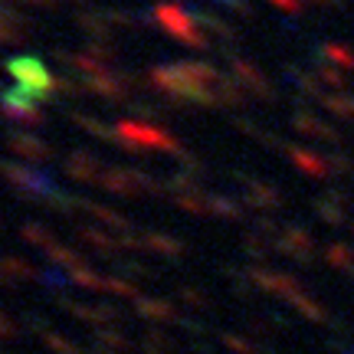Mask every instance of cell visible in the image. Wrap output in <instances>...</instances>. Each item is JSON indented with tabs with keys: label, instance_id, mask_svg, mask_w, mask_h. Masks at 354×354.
I'll use <instances>...</instances> for the list:
<instances>
[{
	"label": "cell",
	"instance_id": "26",
	"mask_svg": "<svg viewBox=\"0 0 354 354\" xmlns=\"http://www.w3.org/2000/svg\"><path fill=\"white\" fill-rule=\"evenodd\" d=\"M20 236H24L26 243H33V246H53V233L46 227H37V223H24L20 227Z\"/></svg>",
	"mask_w": 354,
	"mask_h": 354
},
{
	"label": "cell",
	"instance_id": "17",
	"mask_svg": "<svg viewBox=\"0 0 354 354\" xmlns=\"http://www.w3.org/2000/svg\"><path fill=\"white\" fill-rule=\"evenodd\" d=\"M73 122H76L79 128H86L88 135H95V138H102V141H109V145H115V148L122 145V135H115V128L102 125V122L95 118V115L88 118V115H82V112H73Z\"/></svg>",
	"mask_w": 354,
	"mask_h": 354
},
{
	"label": "cell",
	"instance_id": "30",
	"mask_svg": "<svg viewBox=\"0 0 354 354\" xmlns=\"http://www.w3.org/2000/svg\"><path fill=\"white\" fill-rule=\"evenodd\" d=\"M105 292H112V295H122V299H138V289H135L131 282H125V279H109Z\"/></svg>",
	"mask_w": 354,
	"mask_h": 354
},
{
	"label": "cell",
	"instance_id": "33",
	"mask_svg": "<svg viewBox=\"0 0 354 354\" xmlns=\"http://www.w3.org/2000/svg\"><path fill=\"white\" fill-rule=\"evenodd\" d=\"M289 154H292V161H295L299 167H305V171H312V174H318V171H322V165H318V161H312V154H305V151H289Z\"/></svg>",
	"mask_w": 354,
	"mask_h": 354
},
{
	"label": "cell",
	"instance_id": "25",
	"mask_svg": "<svg viewBox=\"0 0 354 354\" xmlns=\"http://www.w3.org/2000/svg\"><path fill=\"white\" fill-rule=\"evenodd\" d=\"M141 342H145V354H174V344L167 342L161 331H148Z\"/></svg>",
	"mask_w": 354,
	"mask_h": 354
},
{
	"label": "cell",
	"instance_id": "36",
	"mask_svg": "<svg viewBox=\"0 0 354 354\" xmlns=\"http://www.w3.org/2000/svg\"><path fill=\"white\" fill-rule=\"evenodd\" d=\"M243 250H246V253H253V256H263V243L256 240L253 233H246V240H243Z\"/></svg>",
	"mask_w": 354,
	"mask_h": 354
},
{
	"label": "cell",
	"instance_id": "19",
	"mask_svg": "<svg viewBox=\"0 0 354 354\" xmlns=\"http://www.w3.org/2000/svg\"><path fill=\"white\" fill-rule=\"evenodd\" d=\"M69 279H73L76 286H82V289H88V292H105V286H109V279L99 276L95 269H88L86 263L76 266V269H69Z\"/></svg>",
	"mask_w": 354,
	"mask_h": 354
},
{
	"label": "cell",
	"instance_id": "2",
	"mask_svg": "<svg viewBox=\"0 0 354 354\" xmlns=\"http://www.w3.org/2000/svg\"><path fill=\"white\" fill-rule=\"evenodd\" d=\"M7 73L17 79V88H24L30 99L46 102L56 92V76L46 73V66L37 56H13L7 59Z\"/></svg>",
	"mask_w": 354,
	"mask_h": 354
},
{
	"label": "cell",
	"instance_id": "24",
	"mask_svg": "<svg viewBox=\"0 0 354 354\" xmlns=\"http://www.w3.org/2000/svg\"><path fill=\"white\" fill-rule=\"evenodd\" d=\"M174 203L187 214H207L210 210V201H203L201 194H174Z\"/></svg>",
	"mask_w": 354,
	"mask_h": 354
},
{
	"label": "cell",
	"instance_id": "11",
	"mask_svg": "<svg viewBox=\"0 0 354 354\" xmlns=\"http://www.w3.org/2000/svg\"><path fill=\"white\" fill-rule=\"evenodd\" d=\"M135 312L141 318H151V322H177L180 325V315L177 308L167 299H154V295H138L135 299Z\"/></svg>",
	"mask_w": 354,
	"mask_h": 354
},
{
	"label": "cell",
	"instance_id": "7",
	"mask_svg": "<svg viewBox=\"0 0 354 354\" xmlns=\"http://www.w3.org/2000/svg\"><path fill=\"white\" fill-rule=\"evenodd\" d=\"M82 88L99 95L105 102H125L128 99V88H131V79L125 76H115V73H105V76H79Z\"/></svg>",
	"mask_w": 354,
	"mask_h": 354
},
{
	"label": "cell",
	"instance_id": "14",
	"mask_svg": "<svg viewBox=\"0 0 354 354\" xmlns=\"http://www.w3.org/2000/svg\"><path fill=\"white\" fill-rule=\"evenodd\" d=\"M216 102H220V105H227V109H243V105L250 102V92H246L236 79L223 76L220 82H216Z\"/></svg>",
	"mask_w": 354,
	"mask_h": 354
},
{
	"label": "cell",
	"instance_id": "22",
	"mask_svg": "<svg viewBox=\"0 0 354 354\" xmlns=\"http://www.w3.org/2000/svg\"><path fill=\"white\" fill-rule=\"evenodd\" d=\"M46 259H50L53 266H63V269H76V266L86 263V259H82L76 250H69V246H59V243L46 246Z\"/></svg>",
	"mask_w": 354,
	"mask_h": 354
},
{
	"label": "cell",
	"instance_id": "34",
	"mask_svg": "<svg viewBox=\"0 0 354 354\" xmlns=\"http://www.w3.org/2000/svg\"><path fill=\"white\" fill-rule=\"evenodd\" d=\"M171 187H180V190H194L197 194V177H190V174H177V177H171Z\"/></svg>",
	"mask_w": 354,
	"mask_h": 354
},
{
	"label": "cell",
	"instance_id": "1",
	"mask_svg": "<svg viewBox=\"0 0 354 354\" xmlns=\"http://www.w3.org/2000/svg\"><path fill=\"white\" fill-rule=\"evenodd\" d=\"M148 20H154V24H161V30H165L167 37H174L177 43H184V46H190V50H207V37H203V30L197 26V17L194 13H187L180 3H158L151 13H148Z\"/></svg>",
	"mask_w": 354,
	"mask_h": 354
},
{
	"label": "cell",
	"instance_id": "41",
	"mask_svg": "<svg viewBox=\"0 0 354 354\" xmlns=\"http://www.w3.org/2000/svg\"><path fill=\"white\" fill-rule=\"evenodd\" d=\"M165 3H167V0H165Z\"/></svg>",
	"mask_w": 354,
	"mask_h": 354
},
{
	"label": "cell",
	"instance_id": "37",
	"mask_svg": "<svg viewBox=\"0 0 354 354\" xmlns=\"http://www.w3.org/2000/svg\"><path fill=\"white\" fill-rule=\"evenodd\" d=\"M13 335H17V325H13L10 318L0 312V338H13Z\"/></svg>",
	"mask_w": 354,
	"mask_h": 354
},
{
	"label": "cell",
	"instance_id": "5",
	"mask_svg": "<svg viewBox=\"0 0 354 354\" xmlns=\"http://www.w3.org/2000/svg\"><path fill=\"white\" fill-rule=\"evenodd\" d=\"M0 112L7 115V118H13L17 125H26V128H37L46 122L39 102L30 99L24 88H3L0 92Z\"/></svg>",
	"mask_w": 354,
	"mask_h": 354
},
{
	"label": "cell",
	"instance_id": "3",
	"mask_svg": "<svg viewBox=\"0 0 354 354\" xmlns=\"http://www.w3.org/2000/svg\"><path fill=\"white\" fill-rule=\"evenodd\" d=\"M122 138L135 141L138 148H145V151H171V154H184L180 151V145H177L171 135H167L165 128L151 125V122H118V128H115Z\"/></svg>",
	"mask_w": 354,
	"mask_h": 354
},
{
	"label": "cell",
	"instance_id": "20",
	"mask_svg": "<svg viewBox=\"0 0 354 354\" xmlns=\"http://www.w3.org/2000/svg\"><path fill=\"white\" fill-rule=\"evenodd\" d=\"M82 210L86 214H92L95 220H102V223H109L112 230H128L131 223H128V216H122L118 210H112V207H102V203H82Z\"/></svg>",
	"mask_w": 354,
	"mask_h": 354
},
{
	"label": "cell",
	"instance_id": "27",
	"mask_svg": "<svg viewBox=\"0 0 354 354\" xmlns=\"http://www.w3.org/2000/svg\"><path fill=\"white\" fill-rule=\"evenodd\" d=\"M102 344V348H109V351H128V342H125V335H118V331H109V328H99V335H95Z\"/></svg>",
	"mask_w": 354,
	"mask_h": 354
},
{
	"label": "cell",
	"instance_id": "32",
	"mask_svg": "<svg viewBox=\"0 0 354 354\" xmlns=\"http://www.w3.org/2000/svg\"><path fill=\"white\" fill-rule=\"evenodd\" d=\"M180 299H184V302L190 305V308H207V295H203V292H197V289H190V286H184V289H180Z\"/></svg>",
	"mask_w": 354,
	"mask_h": 354
},
{
	"label": "cell",
	"instance_id": "28",
	"mask_svg": "<svg viewBox=\"0 0 354 354\" xmlns=\"http://www.w3.org/2000/svg\"><path fill=\"white\" fill-rule=\"evenodd\" d=\"M43 338H46V348L56 354H79V348L69 338H63V335H56V331H43Z\"/></svg>",
	"mask_w": 354,
	"mask_h": 354
},
{
	"label": "cell",
	"instance_id": "39",
	"mask_svg": "<svg viewBox=\"0 0 354 354\" xmlns=\"http://www.w3.org/2000/svg\"><path fill=\"white\" fill-rule=\"evenodd\" d=\"M272 3H276V7H282V10H295V7H299L295 0H272Z\"/></svg>",
	"mask_w": 354,
	"mask_h": 354
},
{
	"label": "cell",
	"instance_id": "9",
	"mask_svg": "<svg viewBox=\"0 0 354 354\" xmlns=\"http://www.w3.org/2000/svg\"><path fill=\"white\" fill-rule=\"evenodd\" d=\"M230 69H233V76H236V82H240L246 92L253 88L259 99H272V88H269V82H266V76L256 69L250 59H243V56H236V53H230Z\"/></svg>",
	"mask_w": 354,
	"mask_h": 354
},
{
	"label": "cell",
	"instance_id": "6",
	"mask_svg": "<svg viewBox=\"0 0 354 354\" xmlns=\"http://www.w3.org/2000/svg\"><path fill=\"white\" fill-rule=\"evenodd\" d=\"M3 177H7L20 194H26V197H46V201H53V194H56L50 177H39L37 171H26V167H20V165H3Z\"/></svg>",
	"mask_w": 354,
	"mask_h": 354
},
{
	"label": "cell",
	"instance_id": "23",
	"mask_svg": "<svg viewBox=\"0 0 354 354\" xmlns=\"http://www.w3.org/2000/svg\"><path fill=\"white\" fill-rule=\"evenodd\" d=\"M210 214L227 216V220H243V207L230 197H210Z\"/></svg>",
	"mask_w": 354,
	"mask_h": 354
},
{
	"label": "cell",
	"instance_id": "15",
	"mask_svg": "<svg viewBox=\"0 0 354 354\" xmlns=\"http://www.w3.org/2000/svg\"><path fill=\"white\" fill-rule=\"evenodd\" d=\"M243 180V187H246V203H253V207H259V210H269L272 203H279V194L276 190H269L266 184H259V180H250V177L236 174Z\"/></svg>",
	"mask_w": 354,
	"mask_h": 354
},
{
	"label": "cell",
	"instance_id": "29",
	"mask_svg": "<svg viewBox=\"0 0 354 354\" xmlns=\"http://www.w3.org/2000/svg\"><path fill=\"white\" fill-rule=\"evenodd\" d=\"M220 342L227 344L233 354H256V344H250L246 338H240V335H227V331H223V335H220Z\"/></svg>",
	"mask_w": 354,
	"mask_h": 354
},
{
	"label": "cell",
	"instance_id": "21",
	"mask_svg": "<svg viewBox=\"0 0 354 354\" xmlns=\"http://www.w3.org/2000/svg\"><path fill=\"white\" fill-rule=\"evenodd\" d=\"M145 250H151V253H161V256H180V253H184L180 240L167 236V233H148V236H145Z\"/></svg>",
	"mask_w": 354,
	"mask_h": 354
},
{
	"label": "cell",
	"instance_id": "8",
	"mask_svg": "<svg viewBox=\"0 0 354 354\" xmlns=\"http://www.w3.org/2000/svg\"><path fill=\"white\" fill-rule=\"evenodd\" d=\"M7 148L13 151V158H24V161H30V165H46V161H53L50 145L33 138V135H26V131H13V135H7Z\"/></svg>",
	"mask_w": 354,
	"mask_h": 354
},
{
	"label": "cell",
	"instance_id": "35",
	"mask_svg": "<svg viewBox=\"0 0 354 354\" xmlns=\"http://www.w3.org/2000/svg\"><path fill=\"white\" fill-rule=\"evenodd\" d=\"M220 3H227L230 10H236L240 17H246V20L253 17V7H250V3H243V0H220Z\"/></svg>",
	"mask_w": 354,
	"mask_h": 354
},
{
	"label": "cell",
	"instance_id": "18",
	"mask_svg": "<svg viewBox=\"0 0 354 354\" xmlns=\"http://www.w3.org/2000/svg\"><path fill=\"white\" fill-rule=\"evenodd\" d=\"M194 17H197V24H201L203 30L216 33L220 39H227V43H233V39H236V30H233V26H230L227 20H220L216 13H210V10H197Z\"/></svg>",
	"mask_w": 354,
	"mask_h": 354
},
{
	"label": "cell",
	"instance_id": "40",
	"mask_svg": "<svg viewBox=\"0 0 354 354\" xmlns=\"http://www.w3.org/2000/svg\"><path fill=\"white\" fill-rule=\"evenodd\" d=\"M0 171H3V165H0Z\"/></svg>",
	"mask_w": 354,
	"mask_h": 354
},
{
	"label": "cell",
	"instance_id": "38",
	"mask_svg": "<svg viewBox=\"0 0 354 354\" xmlns=\"http://www.w3.org/2000/svg\"><path fill=\"white\" fill-rule=\"evenodd\" d=\"M17 3H30V7H43V10H53V7H59V0H17Z\"/></svg>",
	"mask_w": 354,
	"mask_h": 354
},
{
	"label": "cell",
	"instance_id": "13",
	"mask_svg": "<svg viewBox=\"0 0 354 354\" xmlns=\"http://www.w3.org/2000/svg\"><path fill=\"white\" fill-rule=\"evenodd\" d=\"M79 240L86 243V246H92V250H95V253H102V256L122 250L118 236H109V233H105V230H99V227H79Z\"/></svg>",
	"mask_w": 354,
	"mask_h": 354
},
{
	"label": "cell",
	"instance_id": "10",
	"mask_svg": "<svg viewBox=\"0 0 354 354\" xmlns=\"http://www.w3.org/2000/svg\"><path fill=\"white\" fill-rule=\"evenodd\" d=\"M66 174L73 177L76 184H99L102 177V165L86 151H76L69 161H66Z\"/></svg>",
	"mask_w": 354,
	"mask_h": 354
},
{
	"label": "cell",
	"instance_id": "16",
	"mask_svg": "<svg viewBox=\"0 0 354 354\" xmlns=\"http://www.w3.org/2000/svg\"><path fill=\"white\" fill-rule=\"evenodd\" d=\"M0 272L10 279L13 286H17V282H26V279H37L39 276L37 266H30L26 259H20V256H3V259H0Z\"/></svg>",
	"mask_w": 354,
	"mask_h": 354
},
{
	"label": "cell",
	"instance_id": "31",
	"mask_svg": "<svg viewBox=\"0 0 354 354\" xmlns=\"http://www.w3.org/2000/svg\"><path fill=\"white\" fill-rule=\"evenodd\" d=\"M109 20H112V26H122V30H135L141 24V17H131L128 10H109Z\"/></svg>",
	"mask_w": 354,
	"mask_h": 354
},
{
	"label": "cell",
	"instance_id": "12",
	"mask_svg": "<svg viewBox=\"0 0 354 354\" xmlns=\"http://www.w3.org/2000/svg\"><path fill=\"white\" fill-rule=\"evenodd\" d=\"M76 26L82 30V33H88L92 37V43H112V20H109V13L102 17V13H76Z\"/></svg>",
	"mask_w": 354,
	"mask_h": 354
},
{
	"label": "cell",
	"instance_id": "4",
	"mask_svg": "<svg viewBox=\"0 0 354 354\" xmlns=\"http://www.w3.org/2000/svg\"><path fill=\"white\" fill-rule=\"evenodd\" d=\"M99 184L109 194H118V197H138V194H161L158 180L145 177L141 171H128V167H105L99 177Z\"/></svg>",
	"mask_w": 354,
	"mask_h": 354
}]
</instances>
